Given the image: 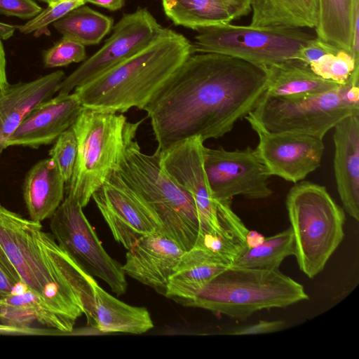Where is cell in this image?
<instances>
[{
    "label": "cell",
    "mask_w": 359,
    "mask_h": 359,
    "mask_svg": "<svg viewBox=\"0 0 359 359\" xmlns=\"http://www.w3.org/2000/svg\"><path fill=\"white\" fill-rule=\"evenodd\" d=\"M269 81L268 67L220 53L191 55L143 109L157 148L224 136L257 107Z\"/></svg>",
    "instance_id": "6da1fadb"
},
{
    "label": "cell",
    "mask_w": 359,
    "mask_h": 359,
    "mask_svg": "<svg viewBox=\"0 0 359 359\" xmlns=\"http://www.w3.org/2000/svg\"><path fill=\"white\" fill-rule=\"evenodd\" d=\"M0 247L21 282L54 311L74 323L85 314L93 325L96 280L43 231L41 222L0 205Z\"/></svg>",
    "instance_id": "7a4b0ae2"
},
{
    "label": "cell",
    "mask_w": 359,
    "mask_h": 359,
    "mask_svg": "<svg viewBox=\"0 0 359 359\" xmlns=\"http://www.w3.org/2000/svg\"><path fill=\"white\" fill-rule=\"evenodd\" d=\"M192 54L184 36L163 27L144 48L74 92L85 108L121 114L133 107L143 110Z\"/></svg>",
    "instance_id": "3957f363"
},
{
    "label": "cell",
    "mask_w": 359,
    "mask_h": 359,
    "mask_svg": "<svg viewBox=\"0 0 359 359\" xmlns=\"http://www.w3.org/2000/svg\"><path fill=\"white\" fill-rule=\"evenodd\" d=\"M308 299L304 286L279 269L229 266L177 302L243 320L258 311Z\"/></svg>",
    "instance_id": "277c9868"
},
{
    "label": "cell",
    "mask_w": 359,
    "mask_h": 359,
    "mask_svg": "<svg viewBox=\"0 0 359 359\" xmlns=\"http://www.w3.org/2000/svg\"><path fill=\"white\" fill-rule=\"evenodd\" d=\"M116 171L155 212L163 234L184 251L194 245L199 228L195 202L189 192L165 172L159 149L146 154L133 140L126 147Z\"/></svg>",
    "instance_id": "5b68a950"
},
{
    "label": "cell",
    "mask_w": 359,
    "mask_h": 359,
    "mask_svg": "<svg viewBox=\"0 0 359 359\" xmlns=\"http://www.w3.org/2000/svg\"><path fill=\"white\" fill-rule=\"evenodd\" d=\"M142 122H130L121 113L88 108L81 111L72 126L77 156L67 183V195L74 197L82 208L118 169Z\"/></svg>",
    "instance_id": "8992f818"
},
{
    "label": "cell",
    "mask_w": 359,
    "mask_h": 359,
    "mask_svg": "<svg viewBox=\"0 0 359 359\" xmlns=\"http://www.w3.org/2000/svg\"><path fill=\"white\" fill-rule=\"evenodd\" d=\"M300 270L312 278L321 272L344 237L345 214L322 185L297 182L286 196Z\"/></svg>",
    "instance_id": "52a82bcc"
},
{
    "label": "cell",
    "mask_w": 359,
    "mask_h": 359,
    "mask_svg": "<svg viewBox=\"0 0 359 359\" xmlns=\"http://www.w3.org/2000/svg\"><path fill=\"white\" fill-rule=\"evenodd\" d=\"M359 113V79L328 91L304 96L271 97L264 94L246 116L269 132H294L323 139L344 118Z\"/></svg>",
    "instance_id": "ba28073f"
},
{
    "label": "cell",
    "mask_w": 359,
    "mask_h": 359,
    "mask_svg": "<svg viewBox=\"0 0 359 359\" xmlns=\"http://www.w3.org/2000/svg\"><path fill=\"white\" fill-rule=\"evenodd\" d=\"M194 53H215L271 67L294 60L315 36L300 28L252 27L230 23L197 30Z\"/></svg>",
    "instance_id": "9c48e42d"
},
{
    "label": "cell",
    "mask_w": 359,
    "mask_h": 359,
    "mask_svg": "<svg viewBox=\"0 0 359 359\" xmlns=\"http://www.w3.org/2000/svg\"><path fill=\"white\" fill-rule=\"evenodd\" d=\"M49 226L58 245L86 272L104 280L117 295L126 292L122 265L104 250L74 197L67 195L63 199L50 218Z\"/></svg>",
    "instance_id": "30bf717a"
},
{
    "label": "cell",
    "mask_w": 359,
    "mask_h": 359,
    "mask_svg": "<svg viewBox=\"0 0 359 359\" xmlns=\"http://www.w3.org/2000/svg\"><path fill=\"white\" fill-rule=\"evenodd\" d=\"M203 168L215 201H231L236 196L264 199L271 196L269 174L256 149L227 151L203 147Z\"/></svg>",
    "instance_id": "8fae6325"
},
{
    "label": "cell",
    "mask_w": 359,
    "mask_h": 359,
    "mask_svg": "<svg viewBox=\"0 0 359 359\" xmlns=\"http://www.w3.org/2000/svg\"><path fill=\"white\" fill-rule=\"evenodd\" d=\"M163 29L147 8L123 15L103 46L65 76L57 93H70L77 86L134 55L151 43Z\"/></svg>",
    "instance_id": "7c38bea8"
},
{
    "label": "cell",
    "mask_w": 359,
    "mask_h": 359,
    "mask_svg": "<svg viewBox=\"0 0 359 359\" xmlns=\"http://www.w3.org/2000/svg\"><path fill=\"white\" fill-rule=\"evenodd\" d=\"M92 198L114 238L126 250L140 237L161 231L157 215L116 170Z\"/></svg>",
    "instance_id": "4fadbf2b"
},
{
    "label": "cell",
    "mask_w": 359,
    "mask_h": 359,
    "mask_svg": "<svg viewBox=\"0 0 359 359\" xmlns=\"http://www.w3.org/2000/svg\"><path fill=\"white\" fill-rule=\"evenodd\" d=\"M259 137L256 150L269 174L297 183L320 165L323 139L300 133L269 132L245 117Z\"/></svg>",
    "instance_id": "5bb4252c"
},
{
    "label": "cell",
    "mask_w": 359,
    "mask_h": 359,
    "mask_svg": "<svg viewBox=\"0 0 359 359\" xmlns=\"http://www.w3.org/2000/svg\"><path fill=\"white\" fill-rule=\"evenodd\" d=\"M203 141L194 137L160 150L161 162L169 176L192 196L197 210L198 232L219 227L214 200L203 168Z\"/></svg>",
    "instance_id": "9a60e30c"
},
{
    "label": "cell",
    "mask_w": 359,
    "mask_h": 359,
    "mask_svg": "<svg viewBox=\"0 0 359 359\" xmlns=\"http://www.w3.org/2000/svg\"><path fill=\"white\" fill-rule=\"evenodd\" d=\"M85 107L73 92L60 94L36 105L6 142V148L21 146L37 149L53 143L71 128Z\"/></svg>",
    "instance_id": "2e32d148"
},
{
    "label": "cell",
    "mask_w": 359,
    "mask_h": 359,
    "mask_svg": "<svg viewBox=\"0 0 359 359\" xmlns=\"http://www.w3.org/2000/svg\"><path fill=\"white\" fill-rule=\"evenodd\" d=\"M127 250L126 275L163 294L184 252L161 231L140 237Z\"/></svg>",
    "instance_id": "e0dca14e"
},
{
    "label": "cell",
    "mask_w": 359,
    "mask_h": 359,
    "mask_svg": "<svg viewBox=\"0 0 359 359\" xmlns=\"http://www.w3.org/2000/svg\"><path fill=\"white\" fill-rule=\"evenodd\" d=\"M334 170L337 191L345 210L359 220V113L334 127Z\"/></svg>",
    "instance_id": "ac0fdd59"
},
{
    "label": "cell",
    "mask_w": 359,
    "mask_h": 359,
    "mask_svg": "<svg viewBox=\"0 0 359 359\" xmlns=\"http://www.w3.org/2000/svg\"><path fill=\"white\" fill-rule=\"evenodd\" d=\"M65 78L58 70L29 82H20L0 91V154L11 135L39 104L51 98Z\"/></svg>",
    "instance_id": "d6986e66"
},
{
    "label": "cell",
    "mask_w": 359,
    "mask_h": 359,
    "mask_svg": "<svg viewBox=\"0 0 359 359\" xmlns=\"http://www.w3.org/2000/svg\"><path fill=\"white\" fill-rule=\"evenodd\" d=\"M65 182L50 157L34 165L23 184V197L30 219H50L64 198Z\"/></svg>",
    "instance_id": "ffe728a7"
},
{
    "label": "cell",
    "mask_w": 359,
    "mask_h": 359,
    "mask_svg": "<svg viewBox=\"0 0 359 359\" xmlns=\"http://www.w3.org/2000/svg\"><path fill=\"white\" fill-rule=\"evenodd\" d=\"M0 323L19 327H29L38 323L62 333L72 332L75 324L54 311L28 287L0 298Z\"/></svg>",
    "instance_id": "44dd1931"
},
{
    "label": "cell",
    "mask_w": 359,
    "mask_h": 359,
    "mask_svg": "<svg viewBox=\"0 0 359 359\" xmlns=\"http://www.w3.org/2000/svg\"><path fill=\"white\" fill-rule=\"evenodd\" d=\"M229 266L209 251L193 246L182 255L164 294L177 302L188 297Z\"/></svg>",
    "instance_id": "7402d4cb"
},
{
    "label": "cell",
    "mask_w": 359,
    "mask_h": 359,
    "mask_svg": "<svg viewBox=\"0 0 359 359\" xmlns=\"http://www.w3.org/2000/svg\"><path fill=\"white\" fill-rule=\"evenodd\" d=\"M95 313L93 327L102 332L142 334L154 327L149 311L129 305L114 297L95 281L93 284Z\"/></svg>",
    "instance_id": "603a6c76"
},
{
    "label": "cell",
    "mask_w": 359,
    "mask_h": 359,
    "mask_svg": "<svg viewBox=\"0 0 359 359\" xmlns=\"http://www.w3.org/2000/svg\"><path fill=\"white\" fill-rule=\"evenodd\" d=\"M319 0H251L250 26L316 28Z\"/></svg>",
    "instance_id": "cb8c5ba5"
},
{
    "label": "cell",
    "mask_w": 359,
    "mask_h": 359,
    "mask_svg": "<svg viewBox=\"0 0 359 359\" xmlns=\"http://www.w3.org/2000/svg\"><path fill=\"white\" fill-rule=\"evenodd\" d=\"M216 202L219 229L198 232L194 246L209 251L231 266L247 248L245 236L248 229L232 210L231 201Z\"/></svg>",
    "instance_id": "d4e9b609"
},
{
    "label": "cell",
    "mask_w": 359,
    "mask_h": 359,
    "mask_svg": "<svg viewBox=\"0 0 359 359\" xmlns=\"http://www.w3.org/2000/svg\"><path fill=\"white\" fill-rule=\"evenodd\" d=\"M270 81L264 95L271 97L304 96L322 93L340 84L315 74L309 65L294 60L268 67Z\"/></svg>",
    "instance_id": "484cf974"
},
{
    "label": "cell",
    "mask_w": 359,
    "mask_h": 359,
    "mask_svg": "<svg viewBox=\"0 0 359 359\" xmlns=\"http://www.w3.org/2000/svg\"><path fill=\"white\" fill-rule=\"evenodd\" d=\"M162 5L165 14L175 25L196 31L233 20L222 0H162Z\"/></svg>",
    "instance_id": "4316f807"
},
{
    "label": "cell",
    "mask_w": 359,
    "mask_h": 359,
    "mask_svg": "<svg viewBox=\"0 0 359 359\" xmlns=\"http://www.w3.org/2000/svg\"><path fill=\"white\" fill-rule=\"evenodd\" d=\"M355 0H319L317 37L351 54Z\"/></svg>",
    "instance_id": "83f0119b"
},
{
    "label": "cell",
    "mask_w": 359,
    "mask_h": 359,
    "mask_svg": "<svg viewBox=\"0 0 359 359\" xmlns=\"http://www.w3.org/2000/svg\"><path fill=\"white\" fill-rule=\"evenodd\" d=\"M84 5L71 11L53 25L62 36L83 46L95 45L111 31L114 20Z\"/></svg>",
    "instance_id": "f1b7e54d"
},
{
    "label": "cell",
    "mask_w": 359,
    "mask_h": 359,
    "mask_svg": "<svg viewBox=\"0 0 359 359\" xmlns=\"http://www.w3.org/2000/svg\"><path fill=\"white\" fill-rule=\"evenodd\" d=\"M294 255V241L291 227L265 238L260 245L246 248L231 266L263 270H278L287 257Z\"/></svg>",
    "instance_id": "f546056e"
},
{
    "label": "cell",
    "mask_w": 359,
    "mask_h": 359,
    "mask_svg": "<svg viewBox=\"0 0 359 359\" xmlns=\"http://www.w3.org/2000/svg\"><path fill=\"white\" fill-rule=\"evenodd\" d=\"M309 66L317 75L340 85L348 83L353 72H359V64L349 53L343 50L335 54L325 55Z\"/></svg>",
    "instance_id": "4dcf8cb0"
},
{
    "label": "cell",
    "mask_w": 359,
    "mask_h": 359,
    "mask_svg": "<svg viewBox=\"0 0 359 359\" xmlns=\"http://www.w3.org/2000/svg\"><path fill=\"white\" fill-rule=\"evenodd\" d=\"M49 156L55 162L65 184H67L72 175L77 156V140L72 126L54 142Z\"/></svg>",
    "instance_id": "1f68e13d"
},
{
    "label": "cell",
    "mask_w": 359,
    "mask_h": 359,
    "mask_svg": "<svg viewBox=\"0 0 359 359\" xmlns=\"http://www.w3.org/2000/svg\"><path fill=\"white\" fill-rule=\"evenodd\" d=\"M86 4L84 0H60L50 3L45 9L17 28L25 34L46 29L74 8Z\"/></svg>",
    "instance_id": "d6a6232c"
},
{
    "label": "cell",
    "mask_w": 359,
    "mask_h": 359,
    "mask_svg": "<svg viewBox=\"0 0 359 359\" xmlns=\"http://www.w3.org/2000/svg\"><path fill=\"white\" fill-rule=\"evenodd\" d=\"M86 57L85 46L67 37L62 38L43 55L46 68L67 66L71 63L83 61Z\"/></svg>",
    "instance_id": "836d02e7"
},
{
    "label": "cell",
    "mask_w": 359,
    "mask_h": 359,
    "mask_svg": "<svg viewBox=\"0 0 359 359\" xmlns=\"http://www.w3.org/2000/svg\"><path fill=\"white\" fill-rule=\"evenodd\" d=\"M42 11L34 0H0V14L20 19H32Z\"/></svg>",
    "instance_id": "e575fe53"
},
{
    "label": "cell",
    "mask_w": 359,
    "mask_h": 359,
    "mask_svg": "<svg viewBox=\"0 0 359 359\" xmlns=\"http://www.w3.org/2000/svg\"><path fill=\"white\" fill-rule=\"evenodd\" d=\"M339 50L341 49L315 36L302 48L298 60L309 65L318 60L325 55L330 53L335 54Z\"/></svg>",
    "instance_id": "d590c367"
},
{
    "label": "cell",
    "mask_w": 359,
    "mask_h": 359,
    "mask_svg": "<svg viewBox=\"0 0 359 359\" xmlns=\"http://www.w3.org/2000/svg\"><path fill=\"white\" fill-rule=\"evenodd\" d=\"M23 284L0 247V291L6 294L14 293Z\"/></svg>",
    "instance_id": "8d00e7d4"
},
{
    "label": "cell",
    "mask_w": 359,
    "mask_h": 359,
    "mask_svg": "<svg viewBox=\"0 0 359 359\" xmlns=\"http://www.w3.org/2000/svg\"><path fill=\"white\" fill-rule=\"evenodd\" d=\"M285 327V323L282 320H260L257 323L231 330L227 334L230 335L260 334L278 332Z\"/></svg>",
    "instance_id": "74e56055"
},
{
    "label": "cell",
    "mask_w": 359,
    "mask_h": 359,
    "mask_svg": "<svg viewBox=\"0 0 359 359\" xmlns=\"http://www.w3.org/2000/svg\"><path fill=\"white\" fill-rule=\"evenodd\" d=\"M50 330L37 329L29 327H19L0 323V334H52Z\"/></svg>",
    "instance_id": "f35d334b"
},
{
    "label": "cell",
    "mask_w": 359,
    "mask_h": 359,
    "mask_svg": "<svg viewBox=\"0 0 359 359\" xmlns=\"http://www.w3.org/2000/svg\"><path fill=\"white\" fill-rule=\"evenodd\" d=\"M352 34L351 55L354 61L359 64V0H355Z\"/></svg>",
    "instance_id": "ab89813d"
},
{
    "label": "cell",
    "mask_w": 359,
    "mask_h": 359,
    "mask_svg": "<svg viewBox=\"0 0 359 359\" xmlns=\"http://www.w3.org/2000/svg\"><path fill=\"white\" fill-rule=\"evenodd\" d=\"M231 13L233 20L240 19L251 11V0H222Z\"/></svg>",
    "instance_id": "60d3db41"
},
{
    "label": "cell",
    "mask_w": 359,
    "mask_h": 359,
    "mask_svg": "<svg viewBox=\"0 0 359 359\" xmlns=\"http://www.w3.org/2000/svg\"><path fill=\"white\" fill-rule=\"evenodd\" d=\"M10 86L6 74V59L4 48L0 39V91Z\"/></svg>",
    "instance_id": "b9f144b4"
},
{
    "label": "cell",
    "mask_w": 359,
    "mask_h": 359,
    "mask_svg": "<svg viewBox=\"0 0 359 359\" xmlns=\"http://www.w3.org/2000/svg\"><path fill=\"white\" fill-rule=\"evenodd\" d=\"M84 1L86 4H93L110 11L118 10L124 4V0H84Z\"/></svg>",
    "instance_id": "7bdbcfd3"
},
{
    "label": "cell",
    "mask_w": 359,
    "mask_h": 359,
    "mask_svg": "<svg viewBox=\"0 0 359 359\" xmlns=\"http://www.w3.org/2000/svg\"><path fill=\"white\" fill-rule=\"evenodd\" d=\"M266 237L256 231L248 230L245 236V243L248 248H255L263 243Z\"/></svg>",
    "instance_id": "ee69618b"
},
{
    "label": "cell",
    "mask_w": 359,
    "mask_h": 359,
    "mask_svg": "<svg viewBox=\"0 0 359 359\" xmlns=\"http://www.w3.org/2000/svg\"><path fill=\"white\" fill-rule=\"evenodd\" d=\"M14 30V27L0 22V39H7L11 36Z\"/></svg>",
    "instance_id": "f6af8a7d"
},
{
    "label": "cell",
    "mask_w": 359,
    "mask_h": 359,
    "mask_svg": "<svg viewBox=\"0 0 359 359\" xmlns=\"http://www.w3.org/2000/svg\"><path fill=\"white\" fill-rule=\"evenodd\" d=\"M39 1H43V2H45V3H46L47 4H49V3H50V1H49V0H39Z\"/></svg>",
    "instance_id": "bcb514c9"
},
{
    "label": "cell",
    "mask_w": 359,
    "mask_h": 359,
    "mask_svg": "<svg viewBox=\"0 0 359 359\" xmlns=\"http://www.w3.org/2000/svg\"><path fill=\"white\" fill-rule=\"evenodd\" d=\"M49 1H50V3H49V4H50V3L55 2V1H60V0H49Z\"/></svg>",
    "instance_id": "7dc6e473"
},
{
    "label": "cell",
    "mask_w": 359,
    "mask_h": 359,
    "mask_svg": "<svg viewBox=\"0 0 359 359\" xmlns=\"http://www.w3.org/2000/svg\"><path fill=\"white\" fill-rule=\"evenodd\" d=\"M4 294H5L2 293V292L0 291V298H1V297H2V296H3Z\"/></svg>",
    "instance_id": "c3c4849f"
},
{
    "label": "cell",
    "mask_w": 359,
    "mask_h": 359,
    "mask_svg": "<svg viewBox=\"0 0 359 359\" xmlns=\"http://www.w3.org/2000/svg\"></svg>",
    "instance_id": "681fc988"
}]
</instances>
